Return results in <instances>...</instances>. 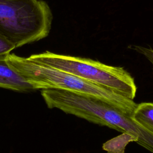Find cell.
<instances>
[{"label":"cell","instance_id":"cell-8","mask_svg":"<svg viewBox=\"0 0 153 153\" xmlns=\"http://www.w3.org/2000/svg\"><path fill=\"white\" fill-rule=\"evenodd\" d=\"M136 49L146 57V59L152 63L153 67V49L142 47H136Z\"/></svg>","mask_w":153,"mask_h":153},{"label":"cell","instance_id":"cell-1","mask_svg":"<svg viewBox=\"0 0 153 153\" xmlns=\"http://www.w3.org/2000/svg\"><path fill=\"white\" fill-rule=\"evenodd\" d=\"M41 95L49 108H57L136 139V142L153 153V135L136 123L130 116L110 105L88 96L56 89H42Z\"/></svg>","mask_w":153,"mask_h":153},{"label":"cell","instance_id":"cell-3","mask_svg":"<svg viewBox=\"0 0 153 153\" xmlns=\"http://www.w3.org/2000/svg\"><path fill=\"white\" fill-rule=\"evenodd\" d=\"M53 14L42 0H0V35L16 48L47 37Z\"/></svg>","mask_w":153,"mask_h":153},{"label":"cell","instance_id":"cell-7","mask_svg":"<svg viewBox=\"0 0 153 153\" xmlns=\"http://www.w3.org/2000/svg\"><path fill=\"white\" fill-rule=\"evenodd\" d=\"M16 47L6 38L0 35V57L7 56Z\"/></svg>","mask_w":153,"mask_h":153},{"label":"cell","instance_id":"cell-6","mask_svg":"<svg viewBox=\"0 0 153 153\" xmlns=\"http://www.w3.org/2000/svg\"><path fill=\"white\" fill-rule=\"evenodd\" d=\"M131 118L142 128L153 135V102L137 104Z\"/></svg>","mask_w":153,"mask_h":153},{"label":"cell","instance_id":"cell-2","mask_svg":"<svg viewBox=\"0 0 153 153\" xmlns=\"http://www.w3.org/2000/svg\"><path fill=\"white\" fill-rule=\"evenodd\" d=\"M6 61L35 90H65L98 99L131 116L137 103L106 87L57 69L40 64L14 54H8Z\"/></svg>","mask_w":153,"mask_h":153},{"label":"cell","instance_id":"cell-5","mask_svg":"<svg viewBox=\"0 0 153 153\" xmlns=\"http://www.w3.org/2000/svg\"><path fill=\"white\" fill-rule=\"evenodd\" d=\"M6 56L0 57V87L19 92L36 90L23 76L8 65Z\"/></svg>","mask_w":153,"mask_h":153},{"label":"cell","instance_id":"cell-4","mask_svg":"<svg viewBox=\"0 0 153 153\" xmlns=\"http://www.w3.org/2000/svg\"><path fill=\"white\" fill-rule=\"evenodd\" d=\"M29 60L79 77L133 100L137 91L134 80L124 68L99 61L45 51L27 57Z\"/></svg>","mask_w":153,"mask_h":153}]
</instances>
